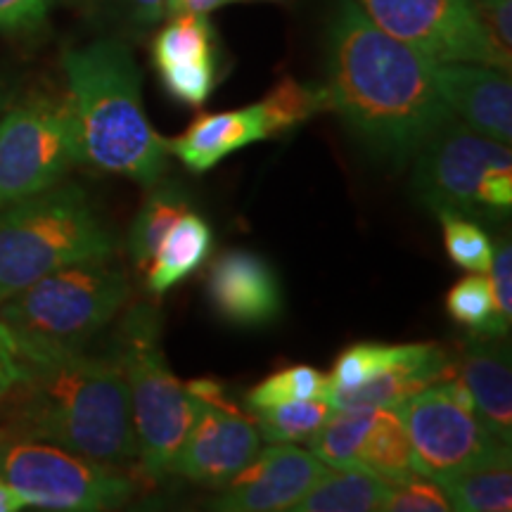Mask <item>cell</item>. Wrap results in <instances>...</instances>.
<instances>
[{
    "mask_svg": "<svg viewBox=\"0 0 512 512\" xmlns=\"http://www.w3.org/2000/svg\"><path fill=\"white\" fill-rule=\"evenodd\" d=\"M12 98V91L8 86H5L3 81H0V114H3L5 110H8V102Z\"/></svg>",
    "mask_w": 512,
    "mask_h": 512,
    "instance_id": "cell-39",
    "label": "cell"
},
{
    "mask_svg": "<svg viewBox=\"0 0 512 512\" xmlns=\"http://www.w3.org/2000/svg\"><path fill=\"white\" fill-rule=\"evenodd\" d=\"M190 195L181 183H162L155 185V192L147 197L143 209L138 211L133 221L131 233H128V254L136 268L150 266L152 256L162 245L171 226L190 211Z\"/></svg>",
    "mask_w": 512,
    "mask_h": 512,
    "instance_id": "cell-21",
    "label": "cell"
},
{
    "mask_svg": "<svg viewBox=\"0 0 512 512\" xmlns=\"http://www.w3.org/2000/svg\"><path fill=\"white\" fill-rule=\"evenodd\" d=\"M0 477L17 491L24 505L43 510H114L136 494V482L124 470L5 427H0Z\"/></svg>",
    "mask_w": 512,
    "mask_h": 512,
    "instance_id": "cell-8",
    "label": "cell"
},
{
    "mask_svg": "<svg viewBox=\"0 0 512 512\" xmlns=\"http://www.w3.org/2000/svg\"><path fill=\"white\" fill-rule=\"evenodd\" d=\"M420 344H380V342H361L351 344L337 356L335 366L330 373V392H344L354 389L358 384L368 382L382 370L399 366L415 356ZM328 399V396H325Z\"/></svg>",
    "mask_w": 512,
    "mask_h": 512,
    "instance_id": "cell-27",
    "label": "cell"
},
{
    "mask_svg": "<svg viewBox=\"0 0 512 512\" xmlns=\"http://www.w3.org/2000/svg\"><path fill=\"white\" fill-rule=\"evenodd\" d=\"M512 460L510 453L472 467L448 479L444 486L453 510L460 512H510L512 510Z\"/></svg>",
    "mask_w": 512,
    "mask_h": 512,
    "instance_id": "cell-23",
    "label": "cell"
},
{
    "mask_svg": "<svg viewBox=\"0 0 512 512\" xmlns=\"http://www.w3.org/2000/svg\"><path fill=\"white\" fill-rule=\"evenodd\" d=\"M396 408L411 439L413 470L439 484L510 453V446L501 444L477 418L456 373L420 389Z\"/></svg>",
    "mask_w": 512,
    "mask_h": 512,
    "instance_id": "cell-9",
    "label": "cell"
},
{
    "mask_svg": "<svg viewBox=\"0 0 512 512\" xmlns=\"http://www.w3.org/2000/svg\"><path fill=\"white\" fill-rule=\"evenodd\" d=\"M235 3H278V0H166V15H209V12Z\"/></svg>",
    "mask_w": 512,
    "mask_h": 512,
    "instance_id": "cell-36",
    "label": "cell"
},
{
    "mask_svg": "<svg viewBox=\"0 0 512 512\" xmlns=\"http://www.w3.org/2000/svg\"><path fill=\"white\" fill-rule=\"evenodd\" d=\"M211 247H214V230L202 216L188 211L171 226L152 256L150 266L145 268L147 290L152 294H164L183 283L207 261Z\"/></svg>",
    "mask_w": 512,
    "mask_h": 512,
    "instance_id": "cell-19",
    "label": "cell"
},
{
    "mask_svg": "<svg viewBox=\"0 0 512 512\" xmlns=\"http://www.w3.org/2000/svg\"><path fill=\"white\" fill-rule=\"evenodd\" d=\"M124 5L128 17L143 29L155 27L166 15V0H124Z\"/></svg>",
    "mask_w": 512,
    "mask_h": 512,
    "instance_id": "cell-37",
    "label": "cell"
},
{
    "mask_svg": "<svg viewBox=\"0 0 512 512\" xmlns=\"http://www.w3.org/2000/svg\"><path fill=\"white\" fill-rule=\"evenodd\" d=\"M268 140L264 112L261 105H249L245 110L202 114L185 128V133L166 140L169 152L195 174L214 169L223 159L242 147Z\"/></svg>",
    "mask_w": 512,
    "mask_h": 512,
    "instance_id": "cell-18",
    "label": "cell"
},
{
    "mask_svg": "<svg viewBox=\"0 0 512 512\" xmlns=\"http://www.w3.org/2000/svg\"><path fill=\"white\" fill-rule=\"evenodd\" d=\"M264 112L268 140L285 136L302 126L304 121L330 110V95L325 83H299L294 79L280 81L264 100H259Z\"/></svg>",
    "mask_w": 512,
    "mask_h": 512,
    "instance_id": "cell-25",
    "label": "cell"
},
{
    "mask_svg": "<svg viewBox=\"0 0 512 512\" xmlns=\"http://www.w3.org/2000/svg\"><path fill=\"white\" fill-rule=\"evenodd\" d=\"M17 351L24 375L0 411V427L117 470L138 465L131 399L117 358L36 347Z\"/></svg>",
    "mask_w": 512,
    "mask_h": 512,
    "instance_id": "cell-2",
    "label": "cell"
},
{
    "mask_svg": "<svg viewBox=\"0 0 512 512\" xmlns=\"http://www.w3.org/2000/svg\"><path fill=\"white\" fill-rule=\"evenodd\" d=\"M24 508V501L12 486L0 477V512H17Z\"/></svg>",
    "mask_w": 512,
    "mask_h": 512,
    "instance_id": "cell-38",
    "label": "cell"
},
{
    "mask_svg": "<svg viewBox=\"0 0 512 512\" xmlns=\"http://www.w3.org/2000/svg\"><path fill=\"white\" fill-rule=\"evenodd\" d=\"M377 408H335L325 425L306 441L309 451L328 467H358V451L370 427Z\"/></svg>",
    "mask_w": 512,
    "mask_h": 512,
    "instance_id": "cell-24",
    "label": "cell"
},
{
    "mask_svg": "<svg viewBox=\"0 0 512 512\" xmlns=\"http://www.w3.org/2000/svg\"><path fill=\"white\" fill-rule=\"evenodd\" d=\"M83 164L155 188L169 169V143L147 119L131 50L102 38L62 57Z\"/></svg>",
    "mask_w": 512,
    "mask_h": 512,
    "instance_id": "cell-3",
    "label": "cell"
},
{
    "mask_svg": "<svg viewBox=\"0 0 512 512\" xmlns=\"http://www.w3.org/2000/svg\"><path fill=\"white\" fill-rule=\"evenodd\" d=\"M389 482L366 467H330L320 482L294 505V512H375L382 510Z\"/></svg>",
    "mask_w": 512,
    "mask_h": 512,
    "instance_id": "cell-20",
    "label": "cell"
},
{
    "mask_svg": "<svg viewBox=\"0 0 512 512\" xmlns=\"http://www.w3.org/2000/svg\"><path fill=\"white\" fill-rule=\"evenodd\" d=\"M117 238L79 185H55L0 209V304L43 275L112 256Z\"/></svg>",
    "mask_w": 512,
    "mask_h": 512,
    "instance_id": "cell-4",
    "label": "cell"
},
{
    "mask_svg": "<svg viewBox=\"0 0 512 512\" xmlns=\"http://www.w3.org/2000/svg\"><path fill=\"white\" fill-rule=\"evenodd\" d=\"M325 88L330 110L394 169L456 119L434 86L432 62L377 27L356 0H339L332 15Z\"/></svg>",
    "mask_w": 512,
    "mask_h": 512,
    "instance_id": "cell-1",
    "label": "cell"
},
{
    "mask_svg": "<svg viewBox=\"0 0 512 512\" xmlns=\"http://www.w3.org/2000/svg\"><path fill=\"white\" fill-rule=\"evenodd\" d=\"M382 510L387 512H448V501L444 486L434 479L413 472L401 482L389 486V494L384 498Z\"/></svg>",
    "mask_w": 512,
    "mask_h": 512,
    "instance_id": "cell-31",
    "label": "cell"
},
{
    "mask_svg": "<svg viewBox=\"0 0 512 512\" xmlns=\"http://www.w3.org/2000/svg\"><path fill=\"white\" fill-rule=\"evenodd\" d=\"M185 387L195 415L171 472L207 489H226L252 463L264 439L254 415L235 406L219 382L195 380Z\"/></svg>",
    "mask_w": 512,
    "mask_h": 512,
    "instance_id": "cell-12",
    "label": "cell"
},
{
    "mask_svg": "<svg viewBox=\"0 0 512 512\" xmlns=\"http://www.w3.org/2000/svg\"><path fill=\"white\" fill-rule=\"evenodd\" d=\"M152 62L171 98L200 107L219 81V38L207 15H174L152 43Z\"/></svg>",
    "mask_w": 512,
    "mask_h": 512,
    "instance_id": "cell-14",
    "label": "cell"
},
{
    "mask_svg": "<svg viewBox=\"0 0 512 512\" xmlns=\"http://www.w3.org/2000/svg\"><path fill=\"white\" fill-rule=\"evenodd\" d=\"M332 411L335 408L328 399H302L264 408L252 415L261 439L268 444H297V441H309L325 425Z\"/></svg>",
    "mask_w": 512,
    "mask_h": 512,
    "instance_id": "cell-26",
    "label": "cell"
},
{
    "mask_svg": "<svg viewBox=\"0 0 512 512\" xmlns=\"http://www.w3.org/2000/svg\"><path fill=\"white\" fill-rule=\"evenodd\" d=\"M24 366L19 358L17 344L12 339L10 330L0 323V411H3L5 401L15 392V387L22 380Z\"/></svg>",
    "mask_w": 512,
    "mask_h": 512,
    "instance_id": "cell-34",
    "label": "cell"
},
{
    "mask_svg": "<svg viewBox=\"0 0 512 512\" xmlns=\"http://www.w3.org/2000/svg\"><path fill=\"white\" fill-rule=\"evenodd\" d=\"M441 230H444V245L453 264L470 273H486L491 264V245L489 233L479 226L477 221L460 216L456 211H439Z\"/></svg>",
    "mask_w": 512,
    "mask_h": 512,
    "instance_id": "cell-30",
    "label": "cell"
},
{
    "mask_svg": "<svg viewBox=\"0 0 512 512\" xmlns=\"http://www.w3.org/2000/svg\"><path fill=\"white\" fill-rule=\"evenodd\" d=\"M110 259L98 256L62 266L5 299L0 323L17 347L83 351L131 294L126 273Z\"/></svg>",
    "mask_w": 512,
    "mask_h": 512,
    "instance_id": "cell-5",
    "label": "cell"
},
{
    "mask_svg": "<svg viewBox=\"0 0 512 512\" xmlns=\"http://www.w3.org/2000/svg\"><path fill=\"white\" fill-rule=\"evenodd\" d=\"M207 297L216 316L235 328H264L283 313V285L264 256L228 249L209 268Z\"/></svg>",
    "mask_w": 512,
    "mask_h": 512,
    "instance_id": "cell-15",
    "label": "cell"
},
{
    "mask_svg": "<svg viewBox=\"0 0 512 512\" xmlns=\"http://www.w3.org/2000/svg\"><path fill=\"white\" fill-rule=\"evenodd\" d=\"M83 164L69 100L34 95L0 117V209L55 188Z\"/></svg>",
    "mask_w": 512,
    "mask_h": 512,
    "instance_id": "cell-10",
    "label": "cell"
},
{
    "mask_svg": "<svg viewBox=\"0 0 512 512\" xmlns=\"http://www.w3.org/2000/svg\"><path fill=\"white\" fill-rule=\"evenodd\" d=\"M453 373L465 384L477 418L501 444H512V368L501 339L470 335L460 344Z\"/></svg>",
    "mask_w": 512,
    "mask_h": 512,
    "instance_id": "cell-17",
    "label": "cell"
},
{
    "mask_svg": "<svg viewBox=\"0 0 512 512\" xmlns=\"http://www.w3.org/2000/svg\"><path fill=\"white\" fill-rule=\"evenodd\" d=\"M358 467H366L389 484L413 475L411 439H408L399 408H377L373 427L358 451Z\"/></svg>",
    "mask_w": 512,
    "mask_h": 512,
    "instance_id": "cell-22",
    "label": "cell"
},
{
    "mask_svg": "<svg viewBox=\"0 0 512 512\" xmlns=\"http://www.w3.org/2000/svg\"><path fill=\"white\" fill-rule=\"evenodd\" d=\"M411 190L432 209L505 219L512 209L510 147L451 119L415 152Z\"/></svg>",
    "mask_w": 512,
    "mask_h": 512,
    "instance_id": "cell-7",
    "label": "cell"
},
{
    "mask_svg": "<svg viewBox=\"0 0 512 512\" xmlns=\"http://www.w3.org/2000/svg\"><path fill=\"white\" fill-rule=\"evenodd\" d=\"M446 309L456 323L463 325L472 335L503 339L508 330L498 323L494 297H491L489 278L484 273L465 275L446 294Z\"/></svg>",
    "mask_w": 512,
    "mask_h": 512,
    "instance_id": "cell-28",
    "label": "cell"
},
{
    "mask_svg": "<svg viewBox=\"0 0 512 512\" xmlns=\"http://www.w3.org/2000/svg\"><path fill=\"white\" fill-rule=\"evenodd\" d=\"M489 285L494 297V309L498 323L510 332L512 323V245L510 240H498L494 245L489 264Z\"/></svg>",
    "mask_w": 512,
    "mask_h": 512,
    "instance_id": "cell-32",
    "label": "cell"
},
{
    "mask_svg": "<svg viewBox=\"0 0 512 512\" xmlns=\"http://www.w3.org/2000/svg\"><path fill=\"white\" fill-rule=\"evenodd\" d=\"M114 358L128 384L140 472L150 479H164L174 470L195 403L166 361L162 316L155 306L138 302L124 313Z\"/></svg>",
    "mask_w": 512,
    "mask_h": 512,
    "instance_id": "cell-6",
    "label": "cell"
},
{
    "mask_svg": "<svg viewBox=\"0 0 512 512\" xmlns=\"http://www.w3.org/2000/svg\"><path fill=\"white\" fill-rule=\"evenodd\" d=\"M330 392L328 375L311 366H292L280 370L259 382L247 394L249 413L264 411V408L280 406V403L302 401V399H325Z\"/></svg>",
    "mask_w": 512,
    "mask_h": 512,
    "instance_id": "cell-29",
    "label": "cell"
},
{
    "mask_svg": "<svg viewBox=\"0 0 512 512\" xmlns=\"http://www.w3.org/2000/svg\"><path fill=\"white\" fill-rule=\"evenodd\" d=\"M330 467L306 448L271 444L256 453L240 475L233 477L211 508L223 512L292 510L320 482Z\"/></svg>",
    "mask_w": 512,
    "mask_h": 512,
    "instance_id": "cell-13",
    "label": "cell"
},
{
    "mask_svg": "<svg viewBox=\"0 0 512 512\" xmlns=\"http://www.w3.org/2000/svg\"><path fill=\"white\" fill-rule=\"evenodd\" d=\"M432 79L453 117L510 147L512 83L508 72L472 62H432Z\"/></svg>",
    "mask_w": 512,
    "mask_h": 512,
    "instance_id": "cell-16",
    "label": "cell"
},
{
    "mask_svg": "<svg viewBox=\"0 0 512 512\" xmlns=\"http://www.w3.org/2000/svg\"><path fill=\"white\" fill-rule=\"evenodd\" d=\"M57 0H0V31L19 34L41 27Z\"/></svg>",
    "mask_w": 512,
    "mask_h": 512,
    "instance_id": "cell-33",
    "label": "cell"
},
{
    "mask_svg": "<svg viewBox=\"0 0 512 512\" xmlns=\"http://www.w3.org/2000/svg\"><path fill=\"white\" fill-rule=\"evenodd\" d=\"M479 17L503 50H512V0H475Z\"/></svg>",
    "mask_w": 512,
    "mask_h": 512,
    "instance_id": "cell-35",
    "label": "cell"
},
{
    "mask_svg": "<svg viewBox=\"0 0 512 512\" xmlns=\"http://www.w3.org/2000/svg\"><path fill=\"white\" fill-rule=\"evenodd\" d=\"M396 41L430 62H472L510 72L503 50L479 17L475 0H356Z\"/></svg>",
    "mask_w": 512,
    "mask_h": 512,
    "instance_id": "cell-11",
    "label": "cell"
}]
</instances>
